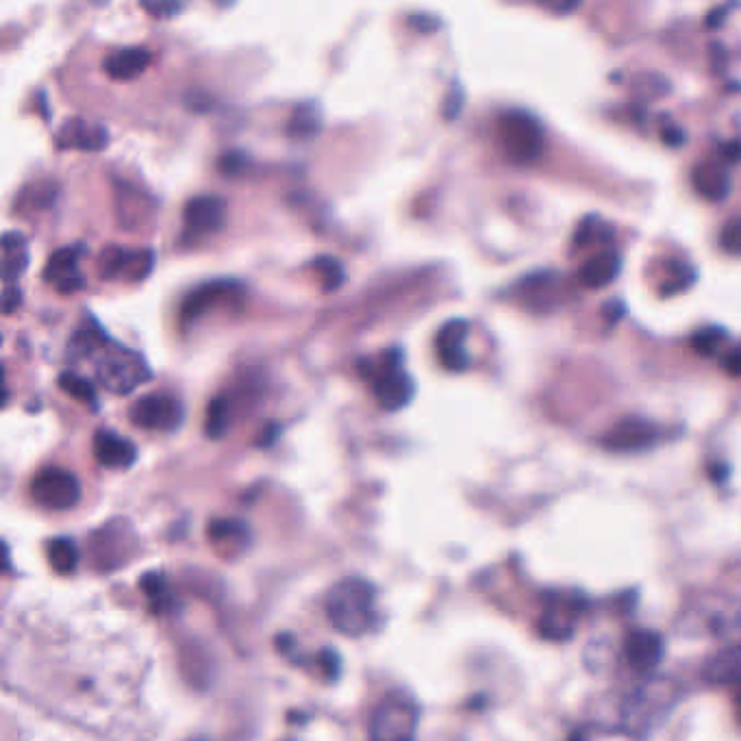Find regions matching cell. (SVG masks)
<instances>
[{
	"label": "cell",
	"mask_w": 741,
	"mask_h": 741,
	"mask_svg": "<svg viewBox=\"0 0 741 741\" xmlns=\"http://www.w3.org/2000/svg\"><path fill=\"white\" fill-rule=\"evenodd\" d=\"M77 340H83L81 351L87 357H96V376L111 393H131L144 378L151 376L144 360L127 346L114 344L103 329L94 322V329H79Z\"/></svg>",
	"instance_id": "obj_1"
},
{
	"label": "cell",
	"mask_w": 741,
	"mask_h": 741,
	"mask_svg": "<svg viewBox=\"0 0 741 741\" xmlns=\"http://www.w3.org/2000/svg\"><path fill=\"white\" fill-rule=\"evenodd\" d=\"M327 615L333 628L346 637H364L378 626L376 587L362 576L342 578L329 593Z\"/></svg>",
	"instance_id": "obj_2"
},
{
	"label": "cell",
	"mask_w": 741,
	"mask_h": 741,
	"mask_svg": "<svg viewBox=\"0 0 741 741\" xmlns=\"http://www.w3.org/2000/svg\"><path fill=\"white\" fill-rule=\"evenodd\" d=\"M679 701V687L668 679H655L633 690L620 707V729L628 736L655 731Z\"/></svg>",
	"instance_id": "obj_3"
},
{
	"label": "cell",
	"mask_w": 741,
	"mask_h": 741,
	"mask_svg": "<svg viewBox=\"0 0 741 741\" xmlns=\"http://www.w3.org/2000/svg\"><path fill=\"white\" fill-rule=\"evenodd\" d=\"M357 370L370 385L376 402L385 411H400L415 396V380L402 366L400 349H389L378 357L360 360Z\"/></svg>",
	"instance_id": "obj_4"
},
{
	"label": "cell",
	"mask_w": 741,
	"mask_h": 741,
	"mask_svg": "<svg viewBox=\"0 0 741 741\" xmlns=\"http://www.w3.org/2000/svg\"><path fill=\"white\" fill-rule=\"evenodd\" d=\"M498 142L505 157L516 166H531L546 151L542 122L525 109H509L498 118Z\"/></svg>",
	"instance_id": "obj_5"
},
{
	"label": "cell",
	"mask_w": 741,
	"mask_h": 741,
	"mask_svg": "<svg viewBox=\"0 0 741 741\" xmlns=\"http://www.w3.org/2000/svg\"><path fill=\"white\" fill-rule=\"evenodd\" d=\"M417 705L407 692H389L370 718V741H415Z\"/></svg>",
	"instance_id": "obj_6"
},
{
	"label": "cell",
	"mask_w": 741,
	"mask_h": 741,
	"mask_svg": "<svg viewBox=\"0 0 741 741\" xmlns=\"http://www.w3.org/2000/svg\"><path fill=\"white\" fill-rule=\"evenodd\" d=\"M129 417L136 426L144 431H160V433H173L177 431L186 420L184 402L166 391H153L140 396L131 409Z\"/></svg>",
	"instance_id": "obj_7"
},
{
	"label": "cell",
	"mask_w": 741,
	"mask_h": 741,
	"mask_svg": "<svg viewBox=\"0 0 741 741\" xmlns=\"http://www.w3.org/2000/svg\"><path fill=\"white\" fill-rule=\"evenodd\" d=\"M31 498L46 511H68L81 501V483L70 470L44 468L31 481Z\"/></svg>",
	"instance_id": "obj_8"
},
{
	"label": "cell",
	"mask_w": 741,
	"mask_h": 741,
	"mask_svg": "<svg viewBox=\"0 0 741 741\" xmlns=\"http://www.w3.org/2000/svg\"><path fill=\"white\" fill-rule=\"evenodd\" d=\"M155 268V252L151 248H120L109 246L96 261L103 281H144Z\"/></svg>",
	"instance_id": "obj_9"
},
{
	"label": "cell",
	"mask_w": 741,
	"mask_h": 741,
	"mask_svg": "<svg viewBox=\"0 0 741 741\" xmlns=\"http://www.w3.org/2000/svg\"><path fill=\"white\" fill-rule=\"evenodd\" d=\"M242 298V285L235 281H209L198 285L196 290H191L186 296V301L181 303L179 309V320L181 327H189L196 320H200L202 316H207V311H211L217 303H235Z\"/></svg>",
	"instance_id": "obj_10"
},
{
	"label": "cell",
	"mask_w": 741,
	"mask_h": 741,
	"mask_svg": "<svg viewBox=\"0 0 741 741\" xmlns=\"http://www.w3.org/2000/svg\"><path fill=\"white\" fill-rule=\"evenodd\" d=\"M661 437V431L655 422L637 415L622 417L615 422L602 437V446L615 452H639L652 448Z\"/></svg>",
	"instance_id": "obj_11"
},
{
	"label": "cell",
	"mask_w": 741,
	"mask_h": 741,
	"mask_svg": "<svg viewBox=\"0 0 741 741\" xmlns=\"http://www.w3.org/2000/svg\"><path fill=\"white\" fill-rule=\"evenodd\" d=\"M226 202L220 196H196L184 209V237L200 239L224 228Z\"/></svg>",
	"instance_id": "obj_12"
},
{
	"label": "cell",
	"mask_w": 741,
	"mask_h": 741,
	"mask_svg": "<svg viewBox=\"0 0 741 741\" xmlns=\"http://www.w3.org/2000/svg\"><path fill=\"white\" fill-rule=\"evenodd\" d=\"M83 252H85L83 246H66V248L55 250L48 257L44 272H42L46 285H50L55 292L63 296L81 292L85 287V279L79 268Z\"/></svg>",
	"instance_id": "obj_13"
},
{
	"label": "cell",
	"mask_w": 741,
	"mask_h": 741,
	"mask_svg": "<svg viewBox=\"0 0 741 741\" xmlns=\"http://www.w3.org/2000/svg\"><path fill=\"white\" fill-rule=\"evenodd\" d=\"M470 336V322L463 318H452L444 322L435 338V355L442 368L448 372H466L470 368V353L466 349Z\"/></svg>",
	"instance_id": "obj_14"
},
{
	"label": "cell",
	"mask_w": 741,
	"mask_h": 741,
	"mask_svg": "<svg viewBox=\"0 0 741 741\" xmlns=\"http://www.w3.org/2000/svg\"><path fill=\"white\" fill-rule=\"evenodd\" d=\"M55 144L59 151H83V153H98L109 144V131L92 120L85 118H68L57 136Z\"/></svg>",
	"instance_id": "obj_15"
},
{
	"label": "cell",
	"mask_w": 741,
	"mask_h": 741,
	"mask_svg": "<svg viewBox=\"0 0 741 741\" xmlns=\"http://www.w3.org/2000/svg\"><path fill=\"white\" fill-rule=\"evenodd\" d=\"M96 461L109 470H127L138 461V448L131 439L111 428H98L92 439Z\"/></svg>",
	"instance_id": "obj_16"
},
{
	"label": "cell",
	"mask_w": 741,
	"mask_h": 741,
	"mask_svg": "<svg viewBox=\"0 0 741 741\" xmlns=\"http://www.w3.org/2000/svg\"><path fill=\"white\" fill-rule=\"evenodd\" d=\"M624 655L633 670L644 672V674L652 672L663 661L666 639L655 631H646V628L633 631L628 633L624 642Z\"/></svg>",
	"instance_id": "obj_17"
},
{
	"label": "cell",
	"mask_w": 741,
	"mask_h": 741,
	"mask_svg": "<svg viewBox=\"0 0 741 741\" xmlns=\"http://www.w3.org/2000/svg\"><path fill=\"white\" fill-rule=\"evenodd\" d=\"M622 272V255L613 248L600 250L578 268V281L587 290H602L611 285Z\"/></svg>",
	"instance_id": "obj_18"
},
{
	"label": "cell",
	"mask_w": 741,
	"mask_h": 741,
	"mask_svg": "<svg viewBox=\"0 0 741 741\" xmlns=\"http://www.w3.org/2000/svg\"><path fill=\"white\" fill-rule=\"evenodd\" d=\"M151 61H153V52L149 48L131 46V48L114 50L103 61V70L114 81H133L140 74H144V70L151 66Z\"/></svg>",
	"instance_id": "obj_19"
},
{
	"label": "cell",
	"mask_w": 741,
	"mask_h": 741,
	"mask_svg": "<svg viewBox=\"0 0 741 741\" xmlns=\"http://www.w3.org/2000/svg\"><path fill=\"white\" fill-rule=\"evenodd\" d=\"M703 679L711 685H741V644L709 657L703 666Z\"/></svg>",
	"instance_id": "obj_20"
},
{
	"label": "cell",
	"mask_w": 741,
	"mask_h": 741,
	"mask_svg": "<svg viewBox=\"0 0 741 741\" xmlns=\"http://www.w3.org/2000/svg\"><path fill=\"white\" fill-rule=\"evenodd\" d=\"M580 611V602L576 600H553L540 622V631L546 639H569L576 626V615Z\"/></svg>",
	"instance_id": "obj_21"
},
{
	"label": "cell",
	"mask_w": 741,
	"mask_h": 741,
	"mask_svg": "<svg viewBox=\"0 0 741 741\" xmlns=\"http://www.w3.org/2000/svg\"><path fill=\"white\" fill-rule=\"evenodd\" d=\"M692 186L709 202H720L731 193V177L718 162L698 164L692 170Z\"/></svg>",
	"instance_id": "obj_22"
},
{
	"label": "cell",
	"mask_w": 741,
	"mask_h": 741,
	"mask_svg": "<svg viewBox=\"0 0 741 741\" xmlns=\"http://www.w3.org/2000/svg\"><path fill=\"white\" fill-rule=\"evenodd\" d=\"M28 266V246L22 233L9 231L2 235V279L11 285Z\"/></svg>",
	"instance_id": "obj_23"
},
{
	"label": "cell",
	"mask_w": 741,
	"mask_h": 741,
	"mask_svg": "<svg viewBox=\"0 0 741 741\" xmlns=\"http://www.w3.org/2000/svg\"><path fill=\"white\" fill-rule=\"evenodd\" d=\"M57 383H59V389H61L63 393L72 396L74 400H79L81 404H85V407H90V409H94V411L98 409L96 387H94V383H92L90 378H85V376H81V374H77V372L68 370L63 372V374H59Z\"/></svg>",
	"instance_id": "obj_24"
},
{
	"label": "cell",
	"mask_w": 741,
	"mask_h": 741,
	"mask_svg": "<svg viewBox=\"0 0 741 741\" xmlns=\"http://www.w3.org/2000/svg\"><path fill=\"white\" fill-rule=\"evenodd\" d=\"M609 242H613V228H611V224H607L598 215H587L574 233V246L576 248H589V246L609 244Z\"/></svg>",
	"instance_id": "obj_25"
},
{
	"label": "cell",
	"mask_w": 741,
	"mask_h": 741,
	"mask_svg": "<svg viewBox=\"0 0 741 741\" xmlns=\"http://www.w3.org/2000/svg\"><path fill=\"white\" fill-rule=\"evenodd\" d=\"M696 268H692L685 261H674L670 259L668 263V272L663 274V281L659 285V294L661 296H674L685 292L687 287H692L696 283Z\"/></svg>",
	"instance_id": "obj_26"
},
{
	"label": "cell",
	"mask_w": 741,
	"mask_h": 741,
	"mask_svg": "<svg viewBox=\"0 0 741 741\" xmlns=\"http://www.w3.org/2000/svg\"><path fill=\"white\" fill-rule=\"evenodd\" d=\"M246 536V527L237 520H215L209 529V538L217 551H226L231 555L233 551H239Z\"/></svg>",
	"instance_id": "obj_27"
},
{
	"label": "cell",
	"mask_w": 741,
	"mask_h": 741,
	"mask_svg": "<svg viewBox=\"0 0 741 741\" xmlns=\"http://www.w3.org/2000/svg\"><path fill=\"white\" fill-rule=\"evenodd\" d=\"M314 272L318 277L322 292H338L346 283L344 266L340 263V259L331 255H318L314 259Z\"/></svg>",
	"instance_id": "obj_28"
},
{
	"label": "cell",
	"mask_w": 741,
	"mask_h": 741,
	"mask_svg": "<svg viewBox=\"0 0 741 741\" xmlns=\"http://www.w3.org/2000/svg\"><path fill=\"white\" fill-rule=\"evenodd\" d=\"M46 555L50 561V567L59 574H70L79 565V549L70 538H55L52 542H48Z\"/></svg>",
	"instance_id": "obj_29"
},
{
	"label": "cell",
	"mask_w": 741,
	"mask_h": 741,
	"mask_svg": "<svg viewBox=\"0 0 741 741\" xmlns=\"http://www.w3.org/2000/svg\"><path fill=\"white\" fill-rule=\"evenodd\" d=\"M320 131V116L314 105H303L294 111L287 125V136L296 140H307L314 138Z\"/></svg>",
	"instance_id": "obj_30"
},
{
	"label": "cell",
	"mask_w": 741,
	"mask_h": 741,
	"mask_svg": "<svg viewBox=\"0 0 741 741\" xmlns=\"http://www.w3.org/2000/svg\"><path fill=\"white\" fill-rule=\"evenodd\" d=\"M228 398L224 396H213L209 407H207V422H204V433L211 439H222L228 431Z\"/></svg>",
	"instance_id": "obj_31"
},
{
	"label": "cell",
	"mask_w": 741,
	"mask_h": 741,
	"mask_svg": "<svg viewBox=\"0 0 741 741\" xmlns=\"http://www.w3.org/2000/svg\"><path fill=\"white\" fill-rule=\"evenodd\" d=\"M727 338H729L727 329H722V327H707V329H701L692 338V349L701 357H714L718 353V349L727 342Z\"/></svg>",
	"instance_id": "obj_32"
},
{
	"label": "cell",
	"mask_w": 741,
	"mask_h": 741,
	"mask_svg": "<svg viewBox=\"0 0 741 741\" xmlns=\"http://www.w3.org/2000/svg\"><path fill=\"white\" fill-rule=\"evenodd\" d=\"M720 246L727 255L741 257V217H731L720 233Z\"/></svg>",
	"instance_id": "obj_33"
},
{
	"label": "cell",
	"mask_w": 741,
	"mask_h": 741,
	"mask_svg": "<svg viewBox=\"0 0 741 741\" xmlns=\"http://www.w3.org/2000/svg\"><path fill=\"white\" fill-rule=\"evenodd\" d=\"M244 164H246V155L242 151H228L220 157L217 168L224 177H235L237 173L244 170Z\"/></svg>",
	"instance_id": "obj_34"
},
{
	"label": "cell",
	"mask_w": 741,
	"mask_h": 741,
	"mask_svg": "<svg viewBox=\"0 0 741 741\" xmlns=\"http://www.w3.org/2000/svg\"><path fill=\"white\" fill-rule=\"evenodd\" d=\"M2 314L4 316H11L20 305H22V292L17 285H4V292H2Z\"/></svg>",
	"instance_id": "obj_35"
},
{
	"label": "cell",
	"mask_w": 741,
	"mask_h": 741,
	"mask_svg": "<svg viewBox=\"0 0 741 741\" xmlns=\"http://www.w3.org/2000/svg\"><path fill=\"white\" fill-rule=\"evenodd\" d=\"M142 7H144L153 17H173L175 13L184 11V4H175V2H157V4L144 2Z\"/></svg>",
	"instance_id": "obj_36"
},
{
	"label": "cell",
	"mask_w": 741,
	"mask_h": 741,
	"mask_svg": "<svg viewBox=\"0 0 741 741\" xmlns=\"http://www.w3.org/2000/svg\"><path fill=\"white\" fill-rule=\"evenodd\" d=\"M722 368H725V372H727V374H731V376H738V378H740L741 344H738V346H733V349H729V351L725 353V357H722Z\"/></svg>",
	"instance_id": "obj_37"
},
{
	"label": "cell",
	"mask_w": 741,
	"mask_h": 741,
	"mask_svg": "<svg viewBox=\"0 0 741 741\" xmlns=\"http://www.w3.org/2000/svg\"><path fill=\"white\" fill-rule=\"evenodd\" d=\"M463 103V92L459 90V85H455V90L450 92V96L446 98V118L448 120H452V118H457V114L461 111V105Z\"/></svg>",
	"instance_id": "obj_38"
},
{
	"label": "cell",
	"mask_w": 741,
	"mask_h": 741,
	"mask_svg": "<svg viewBox=\"0 0 741 741\" xmlns=\"http://www.w3.org/2000/svg\"><path fill=\"white\" fill-rule=\"evenodd\" d=\"M683 140H685V133H683L679 127L670 125V129H663V142H666V144H670V146H681Z\"/></svg>",
	"instance_id": "obj_39"
},
{
	"label": "cell",
	"mask_w": 741,
	"mask_h": 741,
	"mask_svg": "<svg viewBox=\"0 0 741 741\" xmlns=\"http://www.w3.org/2000/svg\"><path fill=\"white\" fill-rule=\"evenodd\" d=\"M604 314H607V318L611 320V322H618L622 316H624V305L622 303H618V301H613V303H609L604 309H602Z\"/></svg>",
	"instance_id": "obj_40"
},
{
	"label": "cell",
	"mask_w": 741,
	"mask_h": 741,
	"mask_svg": "<svg viewBox=\"0 0 741 741\" xmlns=\"http://www.w3.org/2000/svg\"><path fill=\"white\" fill-rule=\"evenodd\" d=\"M722 151H725L727 160H731V162H738V160H741L740 142H738V144H725V146H722Z\"/></svg>",
	"instance_id": "obj_41"
},
{
	"label": "cell",
	"mask_w": 741,
	"mask_h": 741,
	"mask_svg": "<svg viewBox=\"0 0 741 741\" xmlns=\"http://www.w3.org/2000/svg\"><path fill=\"white\" fill-rule=\"evenodd\" d=\"M740 687H741V685H740ZM738 707H740V711H741V692H740V696H738Z\"/></svg>",
	"instance_id": "obj_42"
}]
</instances>
